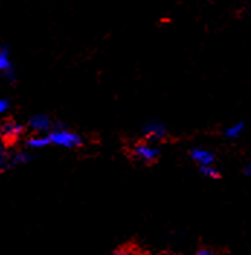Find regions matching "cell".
<instances>
[{"label":"cell","mask_w":251,"mask_h":255,"mask_svg":"<svg viewBox=\"0 0 251 255\" xmlns=\"http://www.w3.org/2000/svg\"><path fill=\"white\" fill-rule=\"evenodd\" d=\"M51 145L63 146V148H79L83 143V139L79 133L71 132L65 128H55L48 133Z\"/></svg>","instance_id":"6da1fadb"},{"label":"cell","mask_w":251,"mask_h":255,"mask_svg":"<svg viewBox=\"0 0 251 255\" xmlns=\"http://www.w3.org/2000/svg\"><path fill=\"white\" fill-rule=\"evenodd\" d=\"M131 155L134 159L141 161L144 164H154L160 157V148L150 143V141H142L131 148Z\"/></svg>","instance_id":"7a4b0ae2"},{"label":"cell","mask_w":251,"mask_h":255,"mask_svg":"<svg viewBox=\"0 0 251 255\" xmlns=\"http://www.w3.org/2000/svg\"><path fill=\"white\" fill-rule=\"evenodd\" d=\"M0 133H1V141L6 146H12L15 145L25 133V127L20 125L19 122H16L15 119L12 118H7L1 122V129H0Z\"/></svg>","instance_id":"3957f363"},{"label":"cell","mask_w":251,"mask_h":255,"mask_svg":"<svg viewBox=\"0 0 251 255\" xmlns=\"http://www.w3.org/2000/svg\"><path fill=\"white\" fill-rule=\"evenodd\" d=\"M144 138L150 142H160L167 138V128L158 121H150L142 128Z\"/></svg>","instance_id":"277c9868"},{"label":"cell","mask_w":251,"mask_h":255,"mask_svg":"<svg viewBox=\"0 0 251 255\" xmlns=\"http://www.w3.org/2000/svg\"><path fill=\"white\" fill-rule=\"evenodd\" d=\"M0 71L4 80L7 81H13L16 79L15 67L10 60V51L7 45H1L0 48Z\"/></svg>","instance_id":"5b68a950"},{"label":"cell","mask_w":251,"mask_h":255,"mask_svg":"<svg viewBox=\"0 0 251 255\" xmlns=\"http://www.w3.org/2000/svg\"><path fill=\"white\" fill-rule=\"evenodd\" d=\"M28 127L35 133H42V132H47V130H49L52 128V122H51L48 115L39 113V115H33L32 116L31 119H29V122H28Z\"/></svg>","instance_id":"8992f818"},{"label":"cell","mask_w":251,"mask_h":255,"mask_svg":"<svg viewBox=\"0 0 251 255\" xmlns=\"http://www.w3.org/2000/svg\"><path fill=\"white\" fill-rule=\"evenodd\" d=\"M190 158L193 159L199 167L202 165H214L215 155L209 149L205 148H192L190 149Z\"/></svg>","instance_id":"52a82bcc"},{"label":"cell","mask_w":251,"mask_h":255,"mask_svg":"<svg viewBox=\"0 0 251 255\" xmlns=\"http://www.w3.org/2000/svg\"><path fill=\"white\" fill-rule=\"evenodd\" d=\"M26 145H28V148H31V149H42V148H45L48 145H51V142H49L48 135L42 136V135H39V133H35V135H32V136H29V138L26 139Z\"/></svg>","instance_id":"ba28073f"},{"label":"cell","mask_w":251,"mask_h":255,"mask_svg":"<svg viewBox=\"0 0 251 255\" xmlns=\"http://www.w3.org/2000/svg\"><path fill=\"white\" fill-rule=\"evenodd\" d=\"M32 159V154L29 151H17L16 154L10 155V168H15L17 165H23V164H28Z\"/></svg>","instance_id":"9c48e42d"},{"label":"cell","mask_w":251,"mask_h":255,"mask_svg":"<svg viewBox=\"0 0 251 255\" xmlns=\"http://www.w3.org/2000/svg\"><path fill=\"white\" fill-rule=\"evenodd\" d=\"M244 129H246V125H244V122H237L234 125H231V127H228L225 129V132H224V135L228 138V139H238L241 135H243V132H244Z\"/></svg>","instance_id":"30bf717a"},{"label":"cell","mask_w":251,"mask_h":255,"mask_svg":"<svg viewBox=\"0 0 251 255\" xmlns=\"http://www.w3.org/2000/svg\"><path fill=\"white\" fill-rule=\"evenodd\" d=\"M113 255H145L142 253L141 248L135 247V245H124V247H119Z\"/></svg>","instance_id":"8fae6325"},{"label":"cell","mask_w":251,"mask_h":255,"mask_svg":"<svg viewBox=\"0 0 251 255\" xmlns=\"http://www.w3.org/2000/svg\"><path fill=\"white\" fill-rule=\"evenodd\" d=\"M199 173L208 178H220L221 177L220 170L215 165H202L199 167Z\"/></svg>","instance_id":"7c38bea8"},{"label":"cell","mask_w":251,"mask_h":255,"mask_svg":"<svg viewBox=\"0 0 251 255\" xmlns=\"http://www.w3.org/2000/svg\"><path fill=\"white\" fill-rule=\"evenodd\" d=\"M9 108H10L9 99H1V100H0V113H1V115L6 113V112L9 111Z\"/></svg>","instance_id":"4fadbf2b"},{"label":"cell","mask_w":251,"mask_h":255,"mask_svg":"<svg viewBox=\"0 0 251 255\" xmlns=\"http://www.w3.org/2000/svg\"><path fill=\"white\" fill-rule=\"evenodd\" d=\"M195 255H215L212 251H209V250H199L198 253Z\"/></svg>","instance_id":"5bb4252c"},{"label":"cell","mask_w":251,"mask_h":255,"mask_svg":"<svg viewBox=\"0 0 251 255\" xmlns=\"http://www.w3.org/2000/svg\"><path fill=\"white\" fill-rule=\"evenodd\" d=\"M244 173H246V175H249V177H251V162L246 167V170H244Z\"/></svg>","instance_id":"9a60e30c"}]
</instances>
